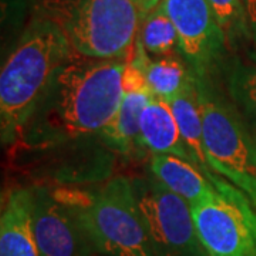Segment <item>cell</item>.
I'll list each match as a JSON object with an SVG mask.
<instances>
[{"instance_id": "6da1fadb", "label": "cell", "mask_w": 256, "mask_h": 256, "mask_svg": "<svg viewBox=\"0 0 256 256\" xmlns=\"http://www.w3.org/2000/svg\"><path fill=\"white\" fill-rule=\"evenodd\" d=\"M128 60L92 58L73 52L42 96L20 146L47 150L100 136L121 106Z\"/></svg>"}, {"instance_id": "7a4b0ae2", "label": "cell", "mask_w": 256, "mask_h": 256, "mask_svg": "<svg viewBox=\"0 0 256 256\" xmlns=\"http://www.w3.org/2000/svg\"><path fill=\"white\" fill-rule=\"evenodd\" d=\"M72 53L66 36L52 20L40 14L28 24L0 74L3 146L18 142L53 76Z\"/></svg>"}, {"instance_id": "3957f363", "label": "cell", "mask_w": 256, "mask_h": 256, "mask_svg": "<svg viewBox=\"0 0 256 256\" xmlns=\"http://www.w3.org/2000/svg\"><path fill=\"white\" fill-rule=\"evenodd\" d=\"M40 14L62 30L76 53L126 60L146 18L140 0H42Z\"/></svg>"}, {"instance_id": "277c9868", "label": "cell", "mask_w": 256, "mask_h": 256, "mask_svg": "<svg viewBox=\"0 0 256 256\" xmlns=\"http://www.w3.org/2000/svg\"><path fill=\"white\" fill-rule=\"evenodd\" d=\"M82 224L97 256H156L131 180L116 176L96 191H56Z\"/></svg>"}, {"instance_id": "5b68a950", "label": "cell", "mask_w": 256, "mask_h": 256, "mask_svg": "<svg viewBox=\"0 0 256 256\" xmlns=\"http://www.w3.org/2000/svg\"><path fill=\"white\" fill-rule=\"evenodd\" d=\"M198 82L204 146L212 172L244 192L256 205V138L234 108Z\"/></svg>"}, {"instance_id": "8992f818", "label": "cell", "mask_w": 256, "mask_h": 256, "mask_svg": "<svg viewBox=\"0 0 256 256\" xmlns=\"http://www.w3.org/2000/svg\"><path fill=\"white\" fill-rule=\"evenodd\" d=\"M210 182L216 195L191 206L205 249L210 256H256V205L220 175Z\"/></svg>"}, {"instance_id": "52a82bcc", "label": "cell", "mask_w": 256, "mask_h": 256, "mask_svg": "<svg viewBox=\"0 0 256 256\" xmlns=\"http://www.w3.org/2000/svg\"><path fill=\"white\" fill-rule=\"evenodd\" d=\"M156 256H210L191 205L154 178L131 180Z\"/></svg>"}, {"instance_id": "ba28073f", "label": "cell", "mask_w": 256, "mask_h": 256, "mask_svg": "<svg viewBox=\"0 0 256 256\" xmlns=\"http://www.w3.org/2000/svg\"><path fill=\"white\" fill-rule=\"evenodd\" d=\"M32 228L40 256H92L74 210L47 188H32Z\"/></svg>"}, {"instance_id": "9c48e42d", "label": "cell", "mask_w": 256, "mask_h": 256, "mask_svg": "<svg viewBox=\"0 0 256 256\" xmlns=\"http://www.w3.org/2000/svg\"><path fill=\"white\" fill-rule=\"evenodd\" d=\"M174 23L180 50L196 74L218 62L228 46L224 30L206 0H162Z\"/></svg>"}, {"instance_id": "30bf717a", "label": "cell", "mask_w": 256, "mask_h": 256, "mask_svg": "<svg viewBox=\"0 0 256 256\" xmlns=\"http://www.w3.org/2000/svg\"><path fill=\"white\" fill-rule=\"evenodd\" d=\"M151 62L140 37L124 72V97L110 126L100 134L107 146L121 154H134L146 148L141 138V114L154 97L146 82V66Z\"/></svg>"}, {"instance_id": "8fae6325", "label": "cell", "mask_w": 256, "mask_h": 256, "mask_svg": "<svg viewBox=\"0 0 256 256\" xmlns=\"http://www.w3.org/2000/svg\"><path fill=\"white\" fill-rule=\"evenodd\" d=\"M32 188L9 192L0 218V256H40L32 228Z\"/></svg>"}, {"instance_id": "7c38bea8", "label": "cell", "mask_w": 256, "mask_h": 256, "mask_svg": "<svg viewBox=\"0 0 256 256\" xmlns=\"http://www.w3.org/2000/svg\"><path fill=\"white\" fill-rule=\"evenodd\" d=\"M141 138L146 150L156 156H174L190 161L195 158L184 141L178 122L170 104L158 97H152L141 114Z\"/></svg>"}, {"instance_id": "4fadbf2b", "label": "cell", "mask_w": 256, "mask_h": 256, "mask_svg": "<svg viewBox=\"0 0 256 256\" xmlns=\"http://www.w3.org/2000/svg\"><path fill=\"white\" fill-rule=\"evenodd\" d=\"M150 170L160 182L185 200L191 206L208 202L218 192L215 185L196 165L180 156H154Z\"/></svg>"}, {"instance_id": "5bb4252c", "label": "cell", "mask_w": 256, "mask_h": 256, "mask_svg": "<svg viewBox=\"0 0 256 256\" xmlns=\"http://www.w3.org/2000/svg\"><path fill=\"white\" fill-rule=\"evenodd\" d=\"M168 104L174 112L184 141L195 158V164L210 181L216 174L210 170L204 146V127L196 78H192L182 92Z\"/></svg>"}, {"instance_id": "9a60e30c", "label": "cell", "mask_w": 256, "mask_h": 256, "mask_svg": "<svg viewBox=\"0 0 256 256\" xmlns=\"http://www.w3.org/2000/svg\"><path fill=\"white\" fill-rule=\"evenodd\" d=\"M146 76L152 96L166 102L175 98L194 78L185 64L174 54L151 60Z\"/></svg>"}, {"instance_id": "2e32d148", "label": "cell", "mask_w": 256, "mask_h": 256, "mask_svg": "<svg viewBox=\"0 0 256 256\" xmlns=\"http://www.w3.org/2000/svg\"><path fill=\"white\" fill-rule=\"evenodd\" d=\"M138 37L150 57L160 58L172 56L175 50L180 48L178 34L165 10L164 2L146 14Z\"/></svg>"}, {"instance_id": "e0dca14e", "label": "cell", "mask_w": 256, "mask_h": 256, "mask_svg": "<svg viewBox=\"0 0 256 256\" xmlns=\"http://www.w3.org/2000/svg\"><path fill=\"white\" fill-rule=\"evenodd\" d=\"M229 92L246 120L256 130V54L249 63H239L229 76Z\"/></svg>"}, {"instance_id": "ac0fdd59", "label": "cell", "mask_w": 256, "mask_h": 256, "mask_svg": "<svg viewBox=\"0 0 256 256\" xmlns=\"http://www.w3.org/2000/svg\"><path fill=\"white\" fill-rule=\"evenodd\" d=\"M230 46L240 34L249 33L242 0H206Z\"/></svg>"}, {"instance_id": "d6986e66", "label": "cell", "mask_w": 256, "mask_h": 256, "mask_svg": "<svg viewBox=\"0 0 256 256\" xmlns=\"http://www.w3.org/2000/svg\"><path fill=\"white\" fill-rule=\"evenodd\" d=\"M249 34L256 40V0H242Z\"/></svg>"}, {"instance_id": "ffe728a7", "label": "cell", "mask_w": 256, "mask_h": 256, "mask_svg": "<svg viewBox=\"0 0 256 256\" xmlns=\"http://www.w3.org/2000/svg\"><path fill=\"white\" fill-rule=\"evenodd\" d=\"M141 2V6H142V9H144V13H146V16L151 12V10L156 8L162 0H140Z\"/></svg>"}]
</instances>
